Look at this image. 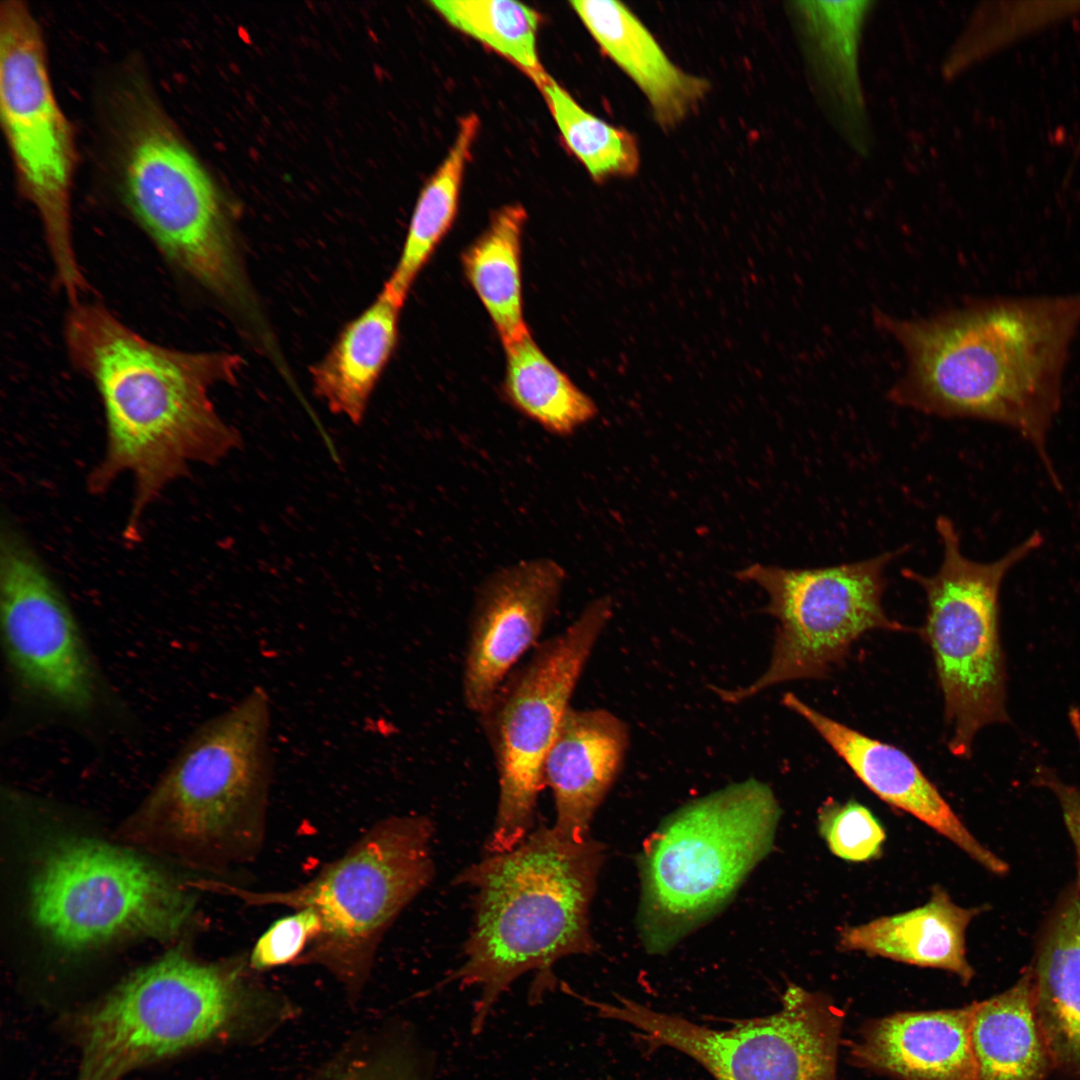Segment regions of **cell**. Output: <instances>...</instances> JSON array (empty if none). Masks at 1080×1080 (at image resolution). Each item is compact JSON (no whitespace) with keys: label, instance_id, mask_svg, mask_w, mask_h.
I'll list each match as a JSON object with an SVG mask.
<instances>
[{"label":"cell","instance_id":"6da1fadb","mask_svg":"<svg viewBox=\"0 0 1080 1080\" xmlns=\"http://www.w3.org/2000/svg\"><path fill=\"white\" fill-rule=\"evenodd\" d=\"M72 363L95 385L105 416L104 454L88 488L104 493L125 475L133 497L125 538L137 541L148 509L192 465H215L242 444L210 398L232 384L243 359L155 344L96 302L72 305L64 328Z\"/></svg>","mask_w":1080,"mask_h":1080},{"label":"cell","instance_id":"7a4b0ae2","mask_svg":"<svg viewBox=\"0 0 1080 1080\" xmlns=\"http://www.w3.org/2000/svg\"><path fill=\"white\" fill-rule=\"evenodd\" d=\"M878 328L904 352L888 390L895 405L941 418L1005 425L1029 441L1054 481L1046 452L1071 344L1080 292L989 297L927 318L875 312Z\"/></svg>","mask_w":1080,"mask_h":1080},{"label":"cell","instance_id":"3957f363","mask_svg":"<svg viewBox=\"0 0 1080 1080\" xmlns=\"http://www.w3.org/2000/svg\"><path fill=\"white\" fill-rule=\"evenodd\" d=\"M604 859L605 848L591 837L574 841L540 826L459 874L457 883L474 890L475 913L465 960L447 981L480 990L474 1032L518 977L536 973V997L554 984L559 959L594 950L589 908Z\"/></svg>","mask_w":1080,"mask_h":1080},{"label":"cell","instance_id":"277c9868","mask_svg":"<svg viewBox=\"0 0 1080 1080\" xmlns=\"http://www.w3.org/2000/svg\"><path fill=\"white\" fill-rule=\"evenodd\" d=\"M114 104L118 186L128 212L179 272L240 305L245 280L210 175L143 80L125 81Z\"/></svg>","mask_w":1080,"mask_h":1080},{"label":"cell","instance_id":"5b68a950","mask_svg":"<svg viewBox=\"0 0 1080 1080\" xmlns=\"http://www.w3.org/2000/svg\"><path fill=\"white\" fill-rule=\"evenodd\" d=\"M781 808L757 779L726 786L667 817L640 855L641 942L669 951L718 912L770 852Z\"/></svg>","mask_w":1080,"mask_h":1080},{"label":"cell","instance_id":"8992f818","mask_svg":"<svg viewBox=\"0 0 1080 1080\" xmlns=\"http://www.w3.org/2000/svg\"><path fill=\"white\" fill-rule=\"evenodd\" d=\"M268 694L256 687L191 739L137 817L145 837L211 860L249 861L271 782Z\"/></svg>","mask_w":1080,"mask_h":1080},{"label":"cell","instance_id":"52a82bcc","mask_svg":"<svg viewBox=\"0 0 1080 1080\" xmlns=\"http://www.w3.org/2000/svg\"><path fill=\"white\" fill-rule=\"evenodd\" d=\"M244 966L173 951L130 976L80 1017L76 1080H119L233 1028L257 1000Z\"/></svg>","mask_w":1080,"mask_h":1080},{"label":"cell","instance_id":"ba28073f","mask_svg":"<svg viewBox=\"0 0 1080 1080\" xmlns=\"http://www.w3.org/2000/svg\"><path fill=\"white\" fill-rule=\"evenodd\" d=\"M942 546L937 571L924 575L904 568L926 599L921 635L929 646L950 729L949 751L969 758L983 728L1008 721L1006 669L1000 639L999 595L1011 568L1043 543L1033 533L1001 558L977 562L966 557L954 522L938 516Z\"/></svg>","mask_w":1080,"mask_h":1080},{"label":"cell","instance_id":"9c48e42d","mask_svg":"<svg viewBox=\"0 0 1080 1080\" xmlns=\"http://www.w3.org/2000/svg\"><path fill=\"white\" fill-rule=\"evenodd\" d=\"M431 837L432 824L424 816L390 817L298 888L233 891L250 905L314 911L320 935L295 965H320L357 991L386 930L432 879Z\"/></svg>","mask_w":1080,"mask_h":1080},{"label":"cell","instance_id":"30bf717a","mask_svg":"<svg viewBox=\"0 0 1080 1080\" xmlns=\"http://www.w3.org/2000/svg\"><path fill=\"white\" fill-rule=\"evenodd\" d=\"M613 614L608 596L588 603L562 631L541 641L477 714L499 784L492 854L526 838L544 788L546 756L573 693Z\"/></svg>","mask_w":1080,"mask_h":1080},{"label":"cell","instance_id":"8fae6325","mask_svg":"<svg viewBox=\"0 0 1080 1080\" xmlns=\"http://www.w3.org/2000/svg\"><path fill=\"white\" fill-rule=\"evenodd\" d=\"M910 545L874 557L832 566L785 568L752 564L736 573L768 596L764 611L776 622L771 660L750 684L713 688L725 703L738 704L796 680H820L848 657L853 644L872 630H910L883 606L886 569Z\"/></svg>","mask_w":1080,"mask_h":1080},{"label":"cell","instance_id":"7c38bea8","mask_svg":"<svg viewBox=\"0 0 1080 1080\" xmlns=\"http://www.w3.org/2000/svg\"><path fill=\"white\" fill-rule=\"evenodd\" d=\"M0 116L19 190L40 218L57 282L75 304L88 285L72 236L73 130L54 95L41 26L20 0L0 4Z\"/></svg>","mask_w":1080,"mask_h":1080},{"label":"cell","instance_id":"4fadbf2b","mask_svg":"<svg viewBox=\"0 0 1080 1080\" xmlns=\"http://www.w3.org/2000/svg\"><path fill=\"white\" fill-rule=\"evenodd\" d=\"M191 898L135 855L103 842L63 838L33 875L31 912L56 944L84 949L124 936L176 934Z\"/></svg>","mask_w":1080,"mask_h":1080},{"label":"cell","instance_id":"5bb4252c","mask_svg":"<svg viewBox=\"0 0 1080 1080\" xmlns=\"http://www.w3.org/2000/svg\"><path fill=\"white\" fill-rule=\"evenodd\" d=\"M598 1015L637 1030L648 1050L676 1049L715 1080H837L843 1014L825 995L790 984L781 1009L713 1029L635 1001H589Z\"/></svg>","mask_w":1080,"mask_h":1080},{"label":"cell","instance_id":"9a60e30c","mask_svg":"<svg viewBox=\"0 0 1080 1080\" xmlns=\"http://www.w3.org/2000/svg\"><path fill=\"white\" fill-rule=\"evenodd\" d=\"M0 617L18 683L58 710H92L96 674L76 619L38 553L8 521L0 533Z\"/></svg>","mask_w":1080,"mask_h":1080},{"label":"cell","instance_id":"2e32d148","mask_svg":"<svg viewBox=\"0 0 1080 1080\" xmlns=\"http://www.w3.org/2000/svg\"><path fill=\"white\" fill-rule=\"evenodd\" d=\"M566 578L556 560L539 557L497 568L480 583L469 615L461 678L469 711L477 715L541 642Z\"/></svg>","mask_w":1080,"mask_h":1080},{"label":"cell","instance_id":"e0dca14e","mask_svg":"<svg viewBox=\"0 0 1080 1080\" xmlns=\"http://www.w3.org/2000/svg\"><path fill=\"white\" fill-rule=\"evenodd\" d=\"M782 704L804 719L881 800L916 817L988 871H1008L1007 863L971 834L906 752L821 713L794 693H785Z\"/></svg>","mask_w":1080,"mask_h":1080},{"label":"cell","instance_id":"ac0fdd59","mask_svg":"<svg viewBox=\"0 0 1080 1080\" xmlns=\"http://www.w3.org/2000/svg\"><path fill=\"white\" fill-rule=\"evenodd\" d=\"M629 747V728L603 708L570 707L546 756L544 785L552 792L556 823L564 837L582 841L592 818L617 779Z\"/></svg>","mask_w":1080,"mask_h":1080},{"label":"cell","instance_id":"d6986e66","mask_svg":"<svg viewBox=\"0 0 1080 1080\" xmlns=\"http://www.w3.org/2000/svg\"><path fill=\"white\" fill-rule=\"evenodd\" d=\"M973 1004L871 1020L850 1048L853 1064L898 1080H977Z\"/></svg>","mask_w":1080,"mask_h":1080},{"label":"cell","instance_id":"ffe728a7","mask_svg":"<svg viewBox=\"0 0 1080 1080\" xmlns=\"http://www.w3.org/2000/svg\"><path fill=\"white\" fill-rule=\"evenodd\" d=\"M824 108L859 153L870 147V129L859 78V44L873 1L792 3Z\"/></svg>","mask_w":1080,"mask_h":1080},{"label":"cell","instance_id":"44dd1931","mask_svg":"<svg viewBox=\"0 0 1080 1080\" xmlns=\"http://www.w3.org/2000/svg\"><path fill=\"white\" fill-rule=\"evenodd\" d=\"M570 4L601 50L645 95L662 127L680 123L703 99L708 82L676 66L624 4L612 0Z\"/></svg>","mask_w":1080,"mask_h":1080},{"label":"cell","instance_id":"7402d4cb","mask_svg":"<svg viewBox=\"0 0 1080 1080\" xmlns=\"http://www.w3.org/2000/svg\"><path fill=\"white\" fill-rule=\"evenodd\" d=\"M979 912L978 908L957 905L945 889L937 886L923 906L843 927L838 944L845 951L946 970L967 985L974 970L966 957L965 935Z\"/></svg>","mask_w":1080,"mask_h":1080},{"label":"cell","instance_id":"603a6c76","mask_svg":"<svg viewBox=\"0 0 1080 1080\" xmlns=\"http://www.w3.org/2000/svg\"><path fill=\"white\" fill-rule=\"evenodd\" d=\"M1034 1009L1052 1066L1080 1080V892L1058 906L1035 965Z\"/></svg>","mask_w":1080,"mask_h":1080},{"label":"cell","instance_id":"cb8c5ba5","mask_svg":"<svg viewBox=\"0 0 1080 1080\" xmlns=\"http://www.w3.org/2000/svg\"><path fill=\"white\" fill-rule=\"evenodd\" d=\"M402 306L382 290L349 322L311 368L313 388L331 412L363 421L370 397L396 346Z\"/></svg>","mask_w":1080,"mask_h":1080},{"label":"cell","instance_id":"d4e9b609","mask_svg":"<svg viewBox=\"0 0 1080 1080\" xmlns=\"http://www.w3.org/2000/svg\"><path fill=\"white\" fill-rule=\"evenodd\" d=\"M1032 968L1007 991L973 1003L977 1080H1046L1053 1068L1034 1009Z\"/></svg>","mask_w":1080,"mask_h":1080},{"label":"cell","instance_id":"484cf974","mask_svg":"<svg viewBox=\"0 0 1080 1080\" xmlns=\"http://www.w3.org/2000/svg\"><path fill=\"white\" fill-rule=\"evenodd\" d=\"M479 127L480 120L474 113L459 120L448 154L417 199L399 260L382 289L401 306L417 276L454 222L464 172Z\"/></svg>","mask_w":1080,"mask_h":1080},{"label":"cell","instance_id":"4316f807","mask_svg":"<svg viewBox=\"0 0 1080 1080\" xmlns=\"http://www.w3.org/2000/svg\"><path fill=\"white\" fill-rule=\"evenodd\" d=\"M526 219L521 204L502 207L462 257L466 278L503 345L529 331L523 315L521 270Z\"/></svg>","mask_w":1080,"mask_h":1080},{"label":"cell","instance_id":"83f0119b","mask_svg":"<svg viewBox=\"0 0 1080 1080\" xmlns=\"http://www.w3.org/2000/svg\"><path fill=\"white\" fill-rule=\"evenodd\" d=\"M503 346L504 392L520 413L548 433L562 437L596 417L593 399L546 356L530 331Z\"/></svg>","mask_w":1080,"mask_h":1080},{"label":"cell","instance_id":"f1b7e54d","mask_svg":"<svg viewBox=\"0 0 1080 1080\" xmlns=\"http://www.w3.org/2000/svg\"><path fill=\"white\" fill-rule=\"evenodd\" d=\"M430 5L450 26L512 62L537 87L548 75L539 59L540 16L534 9L509 0H436Z\"/></svg>","mask_w":1080,"mask_h":1080},{"label":"cell","instance_id":"f546056e","mask_svg":"<svg viewBox=\"0 0 1080 1080\" xmlns=\"http://www.w3.org/2000/svg\"><path fill=\"white\" fill-rule=\"evenodd\" d=\"M538 88L568 149L593 179L636 173L640 153L632 134L586 111L549 74Z\"/></svg>","mask_w":1080,"mask_h":1080},{"label":"cell","instance_id":"4dcf8cb0","mask_svg":"<svg viewBox=\"0 0 1080 1080\" xmlns=\"http://www.w3.org/2000/svg\"><path fill=\"white\" fill-rule=\"evenodd\" d=\"M818 831L829 850L851 862H863L881 855L885 830L864 805L849 800H827L818 811Z\"/></svg>","mask_w":1080,"mask_h":1080},{"label":"cell","instance_id":"1f68e13d","mask_svg":"<svg viewBox=\"0 0 1080 1080\" xmlns=\"http://www.w3.org/2000/svg\"><path fill=\"white\" fill-rule=\"evenodd\" d=\"M321 932L319 916L311 909L295 910L282 917L258 938L249 956V966L267 970L294 964L315 942Z\"/></svg>","mask_w":1080,"mask_h":1080},{"label":"cell","instance_id":"d6a6232c","mask_svg":"<svg viewBox=\"0 0 1080 1080\" xmlns=\"http://www.w3.org/2000/svg\"><path fill=\"white\" fill-rule=\"evenodd\" d=\"M1037 784L1047 787L1057 798L1065 825L1073 840L1078 859V890L1080 892V787L1061 781L1053 771L1039 767L1035 771Z\"/></svg>","mask_w":1080,"mask_h":1080},{"label":"cell","instance_id":"836d02e7","mask_svg":"<svg viewBox=\"0 0 1080 1080\" xmlns=\"http://www.w3.org/2000/svg\"><path fill=\"white\" fill-rule=\"evenodd\" d=\"M331 1080H417L400 1061L357 1063L336 1073Z\"/></svg>","mask_w":1080,"mask_h":1080}]
</instances>
